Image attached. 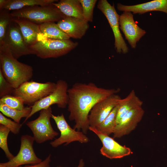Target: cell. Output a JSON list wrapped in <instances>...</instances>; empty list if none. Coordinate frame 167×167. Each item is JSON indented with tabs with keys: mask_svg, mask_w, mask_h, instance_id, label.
Segmentation results:
<instances>
[{
	"mask_svg": "<svg viewBox=\"0 0 167 167\" xmlns=\"http://www.w3.org/2000/svg\"><path fill=\"white\" fill-rule=\"evenodd\" d=\"M120 90L99 87L91 82L75 83L67 91L69 119L75 122L73 128L86 134L89 130V115L94 105Z\"/></svg>",
	"mask_w": 167,
	"mask_h": 167,
	"instance_id": "obj_1",
	"label": "cell"
},
{
	"mask_svg": "<svg viewBox=\"0 0 167 167\" xmlns=\"http://www.w3.org/2000/svg\"><path fill=\"white\" fill-rule=\"evenodd\" d=\"M0 70L15 89L29 81L33 75L32 67L19 61L5 45L0 46Z\"/></svg>",
	"mask_w": 167,
	"mask_h": 167,
	"instance_id": "obj_2",
	"label": "cell"
},
{
	"mask_svg": "<svg viewBox=\"0 0 167 167\" xmlns=\"http://www.w3.org/2000/svg\"><path fill=\"white\" fill-rule=\"evenodd\" d=\"M12 18L24 19L36 24L58 22L66 16L52 4L47 6H35L24 7L11 13Z\"/></svg>",
	"mask_w": 167,
	"mask_h": 167,
	"instance_id": "obj_3",
	"label": "cell"
},
{
	"mask_svg": "<svg viewBox=\"0 0 167 167\" xmlns=\"http://www.w3.org/2000/svg\"><path fill=\"white\" fill-rule=\"evenodd\" d=\"M77 42L69 40L44 38L38 41L29 48L33 54L41 58H57L65 55L75 48Z\"/></svg>",
	"mask_w": 167,
	"mask_h": 167,
	"instance_id": "obj_4",
	"label": "cell"
},
{
	"mask_svg": "<svg viewBox=\"0 0 167 167\" xmlns=\"http://www.w3.org/2000/svg\"><path fill=\"white\" fill-rule=\"evenodd\" d=\"M56 87V83L53 82L41 83L29 81L15 89L12 95L19 97L24 104L31 106L52 92Z\"/></svg>",
	"mask_w": 167,
	"mask_h": 167,
	"instance_id": "obj_5",
	"label": "cell"
},
{
	"mask_svg": "<svg viewBox=\"0 0 167 167\" xmlns=\"http://www.w3.org/2000/svg\"><path fill=\"white\" fill-rule=\"evenodd\" d=\"M51 107L41 110L39 117L28 122L26 124L32 131L35 141L38 143L53 139L58 133L54 130L50 122L52 115Z\"/></svg>",
	"mask_w": 167,
	"mask_h": 167,
	"instance_id": "obj_6",
	"label": "cell"
},
{
	"mask_svg": "<svg viewBox=\"0 0 167 167\" xmlns=\"http://www.w3.org/2000/svg\"><path fill=\"white\" fill-rule=\"evenodd\" d=\"M68 84L66 81L62 79L58 80L56 88L52 92L31 106V113L22 124L36 112L47 109L53 105L56 104L60 108H66L68 101Z\"/></svg>",
	"mask_w": 167,
	"mask_h": 167,
	"instance_id": "obj_7",
	"label": "cell"
},
{
	"mask_svg": "<svg viewBox=\"0 0 167 167\" xmlns=\"http://www.w3.org/2000/svg\"><path fill=\"white\" fill-rule=\"evenodd\" d=\"M33 136L25 135L20 138V149L17 155L7 162L0 163V167H19L24 165H34L42 160L36 155L33 148Z\"/></svg>",
	"mask_w": 167,
	"mask_h": 167,
	"instance_id": "obj_8",
	"label": "cell"
},
{
	"mask_svg": "<svg viewBox=\"0 0 167 167\" xmlns=\"http://www.w3.org/2000/svg\"><path fill=\"white\" fill-rule=\"evenodd\" d=\"M51 118L60 132L58 138L50 142L52 147L56 148L63 143H65L64 146H66L75 141L83 143L89 141L88 138L82 131H76L70 126L62 113L57 116L52 114Z\"/></svg>",
	"mask_w": 167,
	"mask_h": 167,
	"instance_id": "obj_9",
	"label": "cell"
},
{
	"mask_svg": "<svg viewBox=\"0 0 167 167\" xmlns=\"http://www.w3.org/2000/svg\"><path fill=\"white\" fill-rule=\"evenodd\" d=\"M97 8L105 15L112 29L114 36L115 48L119 53H127L129 49L119 29L120 15L117 13L114 4L111 5L106 0H100Z\"/></svg>",
	"mask_w": 167,
	"mask_h": 167,
	"instance_id": "obj_10",
	"label": "cell"
},
{
	"mask_svg": "<svg viewBox=\"0 0 167 167\" xmlns=\"http://www.w3.org/2000/svg\"><path fill=\"white\" fill-rule=\"evenodd\" d=\"M4 45L8 47L16 59L23 56L33 54L25 42L18 26L12 19L7 29Z\"/></svg>",
	"mask_w": 167,
	"mask_h": 167,
	"instance_id": "obj_11",
	"label": "cell"
},
{
	"mask_svg": "<svg viewBox=\"0 0 167 167\" xmlns=\"http://www.w3.org/2000/svg\"><path fill=\"white\" fill-rule=\"evenodd\" d=\"M89 130L96 134L101 141L102 146L100 152L103 156L110 159H119L131 153L129 148L121 145L113 138L101 133L95 128L89 126Z\"/></svg>",
	"mask_w": 167,
	"mask_h": 167,
	"instance_id": "obj_12",
	"label": "cell"
},
{
	"mask_svg": "<svg viewBox=\"0 0 167 167\" xmlns=\"http://www.w3.org/2000/svg\"><path fill=\"white\" fill-rule=\"evenodd\" d=\"M121 99L119 96L114 94L96 104L89 115V126L95 128L98 126L117 105Z\"/></svg>",
	"mask_w": 167,
	"mask_h": 167,
	"instance_id": "obj_13",
	"label": "cell"
},
{
	"mask_svg": "<svg viewBox=\"0 0 167 167\" xmlns=\"http://www.w3.org/2000/svg\"><path fill=\"white\" fill-rule=\"evenodd\" d=\"M119 24V28L126 39L132 48L135 49L137 42L145 35L146 32L137 25L130 12H123L120 15Z\"/></svg>",
	"mask_w": 167,
	"mask_h": 167,
	"instance_id": "obj_14",
	"label": "cell"
},
{
	"mask_svg": "<svg viewBox=\"0 0 167 167\" xmlns=\"http://www.w3.org/2000/svg\"><path fill=\"white\" fill-rule=\"evenodd\" d=\"M144 111L142 107L134 109L127 113L116 126L113 138H120L134 130L142 120Z\"/></svg>",
	"mask_w": 167,
	"mask_h": 167,
	"instance_id": "obj_15",
	"label": "cell"
},
{
	"mask_svg": "<svg viewBox=\"0 0 167 167\" xmlns=\"http://www.w3.org/2000/svg\"><path fill=\"white\" fill-rule=\"evenodd\" d=\"M57 24L70 38L76 39H81L89 28L88 22L86 20L67 16Z\"/></svg>",
	"mask_w": 167,
	"mask_h": 167,
	"instance_id": "obj_16",
	"label": "cell"
},
{
	"mask_svg": "<svg viewBox=\"0 0 167 167\" xmlns=\"http://www.w3.org/2000/svg\"><path fill=\"white\" fill-rule=\"evenodd\" d=\"M12 19L18 26L24 41L29 47L45 38L40 30L39 24L23 19L12 17Z\"/></svg>",
	"mask_w": 167,
	"mask_h": 167,
	"instance_id": "obj_17",
	"label": "cell"
},
{
	"mask_svg": "<svg viewBox=\"0 0 167 167\" xmlns=\"http://www.w3.org/2000/svg\"><path fill=\"white\" fill-rule=\"evenodd\" d=\"M117 7L120 11L132 12L133 14H142L153 11H162L167 14V0H154L132 6L118 3Z\"/></svg>",
	"mask_w": 167,
	"mask_h": 167,
	"instance_id": "obj_18",
	"label": "cell"
},
{
	"mask_svg": "<svg viewBox=\"0 0 167 167\" xmlns=\"http://www.w3.org/2000/svg\"><path fill=\"white\" fill-rule=\"evenodd\" d=\"M143 101L136 95L134 90L125 98L119 100L117 106L116 125L122 118L131 110L142 107Z\"/></svg>",
	"mask_w": 167,
	"mask_h": 167,
	"instance_id": "obj_19",
	"label": "cell"
},
{
	"mask_svg": "<svg viewBox=\"0 0 167 167\" xmlns=\"http://www.w3.org/2000/svg\"><path fill=\"white\" fill-rule=\"evenodd\" d=\"M67 16L84 19L79 0H61L52 4Z\"/></svg>",
	"mask_w": 167,
	"mask_h": 167,
	"instance_id": "obj_20",
	"label": "cell"
},
{
	"mask_svg": "<svg viewBox=\"0 0 167 167\" xmlns=\"http://www.w3.org/2000/svg\"><path fill=\"white\" fill-rule=\"evenodd\" d=\"M58 1L56 0H6L4 6L0 10L16 11L30 6H49Z\"/></svg>",
	"mask_w": 167,
	"mask_h": 167,
	"instance_id": "obj_21",
	"label": "cell"
},
{
	"mask_svg": "<svg viewBox=\"0 0 167 167\" xmlns=\"http://www.w3.org/2000/svg\"><path fill=\"white\" fill-rule=\"evenodd\" d=\"M39 28L45 38L60 40L70 39V37L54 22H48L39 24Z\"/></svg>",
	"mask_w": 167,
	"mask_h": 167,
	"instance_id": "obj_22",
	"label": "cell"
},
{
	"mask_svg": "<svg viewBox=\"0 0 167 167\" xmlns=\"http://www.w3.org/2000/svg\"><path fill=\"white\" fill-rule=\"evenodd\" d=\"M31 106H27L20 110L11 108L4 104H0V111L4 115L12 118L14 121L19 123L23 118H27L31 113Z\"/></svg>",
	"mask_w": 167,
	"mask_h": 167,
	"instance_id": "obj_23",
	"label": "cell"
},
{
	"mask_svg": "<svg viewBox=\"0 0 167 167\" xmlns=\"http://www.w3.org/2000/svg\"><path fill=\"white\" fill-rule=\"evenodd\" d=\"M117 112V105L101 123L96 128V129L101 133L108 136L113 133L116 126Z\"/></svg>",
	"mask_w": 167,
	"mask_h": 167,
	"instance_id": "obj_24",
	"label": "cell"
},
{
	"mask_svg": "<svg viewBox=\"0 0 167 167\" xmlns=\"http://www.w3.org/2000/svg\"><path fill=\"white\" fill-rule=\"evenodd\" d=\"M9 11L3 9L0 12V46L4 44L7 29L11 20Z\"/></svg>",
	"mask_w": 167,
	"mask_h": 167,
	"instance_id": "obj_25",
	"label": "cell"
},
{
	"mask_svg": "<svg viewBox=\"0 0 167 167\" xmlns=\"http://www.w3.org/2000/svg\"><path fill=\"white\" fill-rule=\"evenodd\" d=\"M0 104L18 110H22L25 108L23 100L19 97L13 95H6L0 98Z\"/></svg>",
	"mask_w": 167,
	"mask_h": 167,
	"instance_id": "obj_26",
	"label": "cell"
},
{
	"mask_svg": "<svg viewBox=\"0 0 167 167\" xmlns=\"http://www.w3.org/2000/svg\"><path fill=\"white\" fill-rule=\"evenodd\" d=\"M10 130L2 125H0V147L4 152L7 158L10 160L14 156L10 152L8 146L7 139Z\"/></svg>",
	"mask_w": 167,
	"mask_h": 167,
	"instance_id": "obj_27",
	"label": "cell"
},
{
	"mask_svg": "<svg viewBox=\"0 0 167 167\" xmlns=\"http://www.w3.org/2000/svg\"><path fill=\"white\" fill-rule=\"evenodd\" d=\"M82 5L84 19L92 22L94 8L97 0H79Z\"/></svg>",
	"mask_w": 167,
	"mask_h": 167,
	"instance_id": "obj_28",
	"label": "cell"
},
{
	"mask_svg": "<svg viewBox=\"0 0 167 167\" xmlns=\"http://www.w3.org/2000/svg\"><path fill=\"white\" fill-rule=\"evenodd\" d=\"M0 124L8 128L13 134H19L20 128L23 124L18 123L6 118L1 112L0 113Z\"/></svg>",
	"mask_w": 167,
	"mask_h": 167,
	"instance_id": "obj_29",
	"label": "cell"
},
{
	"mask_svg": "<svg viewBox=\"0 0 167 167\" xmlns=\"http://www.w3.org/2000/svg\"><path fill=\"white\" fill-rule=\"evenodd\" d=\"M15 88L3 76L0 70V98L13 94Z\"/></svg>",
	"mask_w": 167,
	"mask_h": 167,
	"instance_id": "obj_30",
	"label": "cell"
},
{
	"mask_svg": "<svg viewBox=\"0 0 167 167\" xmlns=\"http://www.w3.org/2000/svg\"><path fill=\"white\" fill-rule=\"evenodd\" d=\"M51 161V154H50L41 162L34 165H27L25 166H21L19 167H50V162Z\"/></svg>",
	"mask_w": 167,
	"mask_h": 167,
	"instance_id": "obj_31",
	"label": "cell"
},
{
	"mask_svg": "<svg viewBox=\"0 0 167 167\" xmlns=\"http://www.w3.org/2000/svg\"><path fill=\"white\" fill-rule=\"evenodd\" d=\"M85 165V163L83 159L80 160L79 164L77 167H84ZM56 167H62L61 166H58Z\"/></svg>",
	"mask_w": 167,
	"mask_h": 167,
	"instance_id": "obj_32",
	"label": "cell"
}]
</instances>
